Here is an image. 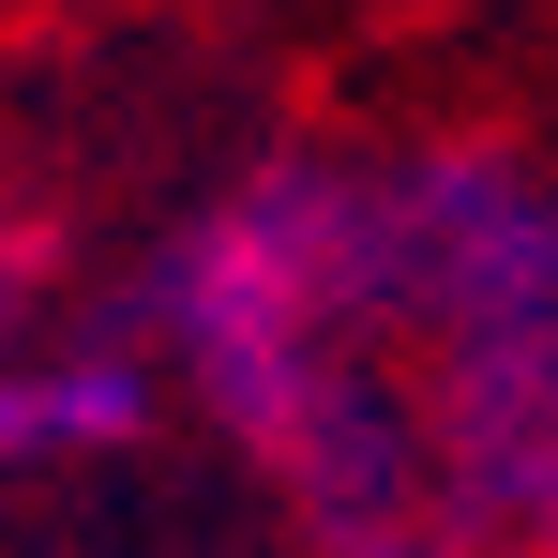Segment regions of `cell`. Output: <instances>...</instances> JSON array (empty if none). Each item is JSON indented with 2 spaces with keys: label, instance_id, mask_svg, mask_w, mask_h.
<instances>
[{
  "label": "cell",
  "instance_id": "cell-1",
  "mask_svg": "<svg viewBox=\"0 0 558 558\" xmlns=\"http://www.w3.org/2000/svg\"><path fill=\"white\" fill-rule=\"evenodd\" d=\"M348 272L468 558H513L558 453V167L498 136L348 151Z\"/></svg>",
  "mask_w": 558,
  "mask_h": 558
},
{
  "label": "cell",
  "instance_id": "cell-4",
  "mask_svg": "<svg viewBox=\"0 0 558 558\" xmlns=\"http://www.w3.org/2000/svg\"><path fill=\"white\" fill-rule=\"evenodd\" d=\"M513 558H558V453H544V483H529V529H513Z\"/></svg>",
  "mask_w": 558,
  "mask_h": 558
},
{
  "label": "cell",
  "instance_id": "cell-2",
  "mask_svg": "<svg viewBox=\"0 0 558 558\" xmlns=\"http://www.w3.org/2000/svg\"><path fill=\"white\" fill-rule=\"evenodd\" d=\"M182 423V392L151 377V348L121 317H61L46 348L0 363V483H92V468H136Z\"/></svg>",
  "mask_w": 558,
  "mask_h": 558
},
{
  "label": "cell",
  "instance_id": "cell-3",
  "mask_svg": "<svg viewBox=\"0 0 558 558\" xmlns=\"http://www.w3.org/2000/svg\"><path fill=\"white\" fill-rule=\"evenodd\" d=\"M61 317H76V257H61V227H46V211H0V363L46 348Z\"/></svg>",
  "mask_w": 558,
  "mask_h": 558
}]
</instances>
